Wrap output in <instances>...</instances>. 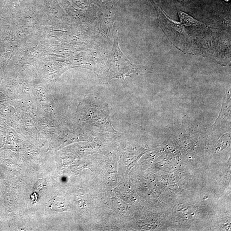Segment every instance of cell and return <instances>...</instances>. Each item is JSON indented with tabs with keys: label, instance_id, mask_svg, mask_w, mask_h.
Listing matches in <instances>:
<instances>
[{
	"label": "cell",
	"instance_id": "cell-1",
	"mask_svg": "<svg viewBox=\"0 0 231 231\" xmlns=\"http://www.w3.org/2000/svg\"><path fill=\"white\" fill-rule=\"evenodd\" d=\"M114 43L109 55L104 72V80L110 81L114 78H123L131 73L143 68L142 66L132 64L121 51L118 44L117 30L114 34Z\"/></svg>",
	"mask_w": 231,
	"mask_h": 231
},
{
	"label": "cell",
	"instance_id": "cell-2",
	"mask_svg": "<svg viewBox=\"0 0 231 231\" xmlns=\"http://www.w3.org/2000/svg\"><path fill=\"white\" fill-rule=\"evenodd\" d=\"M225 1H229V0H225Z\"/></svg>",
	"mask_w": 231,
	"mask_h": 231
}]
</instances>
